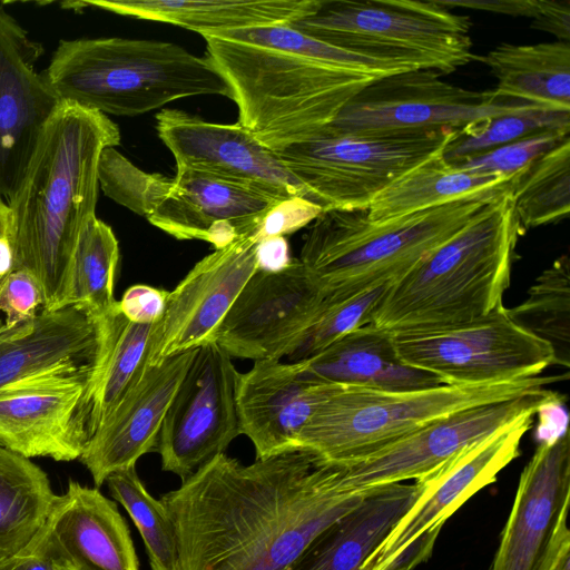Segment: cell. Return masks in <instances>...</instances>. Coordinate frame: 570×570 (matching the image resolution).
I'll return each mask as SVG.
<instances>
[{
  "label": "cell",
  "instance_id": "cell-1",
  "mask_svg": "<svg viewBox=\"0 0 570 570\" xmlns=\"http://www.w3.org/2000/svg\"><path fill=\"white\" fill-rule=\"evenodd\" d=\"M366 493L292 450L250 464L218 454L160 499L174 520L178 570H287Z\"/></svg>",
  "mask_w": 570,
  "mask_h": 570
},
{
  "label": "cell",
  "instance_id": "cell-2",
  "mask_svg": "<svg viewBox=\"0 0 570 570\" xmlns=\"http://www.w3.org/2000/svg\"><path fill=\"white\" fill-rule=\"evenodd\" d=\"M119 142L120 130L108 116L62 101L8 199L11 271L35 276L42 291V309L66 306L78 238L96 217L100 156Z\"/></svg>",
  "mask_w": 570,
  "mask_h": 570
},
{
  "label": "cell",
  "instance_id": "cell-3",
  "mask_svg": "<svg viewBox=\"0 0 570 570\" xmlns=\"http://www.w3.org/2000/svg\"><path fill=\"white\" fill-rule=\"evenodd\" d=\"M522 233L508 188L452 238L391 282L370 324L392 333L481 317L502 303Z\"/></svg>",
  "mask_w": 570,
  "mask_h": 570
},
{
  "label": "cell",
  "instance_id": "cell-4",
  "mask_svg": "<svg viewBox=\"0 0 570 570\" xmlns=\"http://www.w3.org/2000/svg\"><path fill=\"white\" fill-rule=\"evenodd\" d=\"M203 38L206 56L232 89L238 124L275 153L317 135L380 79L297 52Z\"/></svg>",
  "mask_w": 570,
  "mask_h": 570
},
{
  "label": "cell",
  "instance_id": "cell-5",
  "mask_svg": "<svg viewBox=\"0 0 570 570\" xmlns=\"http://www.w3.org/2000/svg\"><path fill=\"white\" fill-rule=\"evenodd\" d=\"M42 75L62 101L106 116H138L195 96L233 97L207 56L156 40H61Z\"/></svg>",
  "mask_w": 570,
  "mask_h": 570
},
{
  "label": "cell",
  "instance_id": "cell-6",
  "mask_svg": "<svg viewBox=\"0 0 570 570\" xmlns=\"http://www.w3.org/2000/svg\"><path fill=\"white\" fill-rule=\"evenodd\" d=\"M503 189L372 222L364 210H324L305 236L299 262L325 296L389 284L458 234Z\"/></svg>",
  "mask_w": 570,
  "mask_h": 570
},
{
  "label": "cell",
  "instance_id": "cell-7",
  "mask_svg": "<svg viewBox=\"0 0 570 570\" xmlns=\"http://www.w3.org/2000/svg\"><path fill=\"white\" fill-rule=\"evenodd\" d=\"M560 376L484 385H440L412 391L338 386L298 432L294 448L318 463L365 456L454 412L543 391Z\"/></svg>",
  "mask_w": 570,
  "mask_h": 570
},
{
  "label": "cell",
  "instance_id": "cell-8",
  "mask_svg": "<svg viewBox=\"0 0 570 570\" xmlns=\"http://www.w3.org/2000/svg\"><path fill=\"white\" fill-rule=\"evenodd\" d=\"M288 24L336 48L441 75L476 59L470 18L435 0H321Z\"/></svg>",
  "mask_w": 570,
  "mask_h": 570
},
{
  "label": "cell",
  "instance_id": "cell-9",
  "mask_svg": "<svg viewBox=\"0 0 570 570\" xmlns=\"http://www.w3.org/2000/svg\"><path fill=\"white\" fill-rule=\"evenodd\" d=\"M460 129L342 132L328 126L276 154L324 210H364L400 176L443 151Z\"/></svg>",
  "mask_w": 570,
  "mask_h": 570
},
{
  "label": "cell",
  "instance_id": "cell-10",
  "mask_svg": "<svg viewBox=\"0 0 570 570\" xmlns=\"http://www.w3.org/2000/svg\"><path fill=\"white\" fill-rule=\"evenodd\" d=\"M535 413H527L465 445L414 480L416 495L361 570H412L432 554L444 523L520 455Z\"/></svg>",
  "mask_w": 570,
  "mask_h": 570
},
{
  "label": "cell",
  "instance_id": "cell-11",
  "mask_svg": "<svg viewBox=\"0 0 570 570\" xmlns=\"http://www.w3.org/2000/svg\"><path fill=\"white\" fill-rule=\"evenodd\" d=\"M400 358L446 385H484L540 376L553 348L517 324L503 304L463 323L393 333Z\"/></svg>",
  "mask_w": 570,
  "mask_h": 570
},
{
  "label": "cell",
  "instance_id": "cell-12",
  "mask_svg": "<svg viewBox=\"0 0 570 570\" xmlns=\"http://www.w3.org/2000/svg\"><path fill=\"white\" fill-rule=\"evenodd\" d=\"M415 69L376 79L355 95L328 127L342 132H394L468 125L540 107L474 91Z\"/></svg>",
  "mask_w": 570,
  "mask_h": 570
},
{
  "label": "cell",
  "instance_id": "cell-13",
  "mask_svg": "<svg viewBox=\"0 0 570 570\" xmlns=\"http://www.w3.org/2000/svg\"><path fill=\"white\" fill-rule=\"evenodd\" d=\"M239 372L214 341L197 347L165 414L156 451L161 470L188 478L225 453L240 432Z\"/></svg>",
  "mask_w": 570,
  "mask_h": 570
},
{
  "label": "cell",
  "instance_id": "cell-14",
  "mask_svg": "<svg viewBox=\"0 0 570 570\" xmlns=\"http://www.w3.org/2000/svg\"><path fill=\"white\" fill-rule=\"evenodd\" d=\"M569 431L539 443L523 468L490 570H570Z\"/></svg>",
  "mask_w": 570,
  "mask_h": 570
},
{
  "label": "cell",
  "instance_id": "cell-15",
  "mask_svg": "<svg viewBox=\"0 0 570 570\" xmlns=\"http://www.w3.org/2000/svg\"><path fill=\"white\" fill-rule=\"evenodd\" d=\"M558 393L541 392L483 404L434 420L414 432L353 461L326 463L338 484L364 490L416 480L473 441L527 414Z\"/></svg>",
  "mask_w": 570,
  "mask_h": 570
},
{
  "label": "cell",
  "instance_id": "cell-16",
  "mask_svg": "<svg viewBox=\"0 0 570 570\" xmlns=\"http://www.w3.org/2000/svg\"><path fill=\"white\" fill-rule=\"evenodd\" d=\"M325 293L299 259L246 282L213 341L230 357L286 358L308 327Z\"/></svg>",
  "mask_w": 570,
  "mask_h": 570
},
{
  "label": "cell",
  "instance_id": "cell-17",
  "mask_svg": "<svg viewBox=\"0 0 570 570\" xmlns=\"http://www.w3.org/2000/svg\"><path fill=\"white\" fill-rule=\"evenodd\" d=\"M95 366L0 389V445L22 456L79 459L89 439L86 396Z\"/></svg>",
  "mask_w": 570,
  "mask_h": 570
},
{
  "label": "cell",
  "instance_id": "cell-18",
  "mask_svg": "<svg viewBox=\"0 0 570 570\" xmlns=\"http://www.w3.org/2000/svg\"><path fill=\"white\" fill-rule=\"evenodd\" d=\"M252 234L205 256L168 292L165 313L155 324L147 365L212 342L242 288L257 271Z\"/></svg>",
  "mask_w": 570,
  "mask_h": 570
},
{
  "label": "cell",
  "instance_id": "cell-19",
  "mask_svg": "<svg viewBox=\"0 0 570 570\" xmlns=\"http://www.w3.org/2000/svg\"><path fill=\"white\" fill-rule=\"evenodd\" d=\"M156 130L176 167L244 184L279 199H308L278 155L238 122H209L183 110L163 109L156 115Z\"/></svg>",
  "mask_w": 570,
  "mask_h": 570
},
{
  "label": "cell",
  "instance_id": "cell-20",
  "mask_svg": "<svg viewBox=\"0 0 570 570\" xmlns=\"http://www.w3.org/2000/svg\"><path fill=\"white\" fill-rule=\"evenodd\" d=\"M43 53L0 7V197L19 186L40 135L62 100L35 63Z\"/></svg>",
  "mask_w": 570,
  "mask_h": 570
},
{
  "label": "cell",
  "instance_id": "cell-21",
  "mask_svg": "<svg viewBox=\"0 0 570 570\" xmlns=\"http://www.w3.org/2000/svg\"><path fill=\"white\" fill-rule=\"evenodd\" d=\"M146 216L155 227L180 240L198 239L223 248L252 234L276 198L254 187L210 174L176 167Z\"/></svg>",
  "mask_w": 570,
  "mask_h": 570
},
{
  "label": "cell",
  "instance_id": "cell-22",
  "mask_svg": "<svg viewBox=\"0 0 570 570\" xmlns=\"http://www.w3.org/2000/svg\"><path fill=\"white\" fill-rule=\"evenodd\" d=\"M71 570H139L130 530L117 503L98 488L69 480L30 541Z\"/></svg>",
  "mask_w": 570,
  "mask_h": 570
},
{
  "label": "cell",
  "instance_id": "cell-23",
  "mask_svg": "<svg viewBox=\"0 0 570 570\" xmlns=\"http://www.w3.org/2000/svg\"><path fill=\"white\" fill-rule=\"evenodd\" d=\"M196 350L147 366L111 414L90 435L78 460L90 472L96 488L101 487L111 473L136 466L144 454L156 451L165 414Z\"/></svg>",
  "mask_w": 570,
  "mask_h": 570
},
{
  "label": "cell",
  "instance_id": "cell-24",
  "mask_svg": "<svg viewBox=\"0 0 570 570\" xmlns=\"http://www.w3.org/2000/svg\"><path fill=\"white\" fill-rule=\"evenodd\" d=\"M341 385L307 376L301 362L262 360L239 374L237 410L242 434L256 459L297 450L294 441L317 406Z\"/></svg>",
  "mask_w": 570,
  "mask_h": 570
},
{
  "label": "cell",
  "instance_id": "cell-25",
  "mask_svg": "<svg viewBox=\"0 0 570 570\" xmlns=\"http://www.w3.org/2000/svg\"><path fill=\"white\" fill-rule=\"evenodd\" d=\"M102 321L79 305L40 309L0 327V389L53 372L95 366Z\"/></svg>",
  "mask_w": 570,
  "mask_h": 570
},
{
  "label": "cell",
  "instance_id": "cell-26",
  "mask_svg": "<svg viewBox=\"0 0 570 570\" xmlns=\"http://www.w3.org/2000/svg\"><path fill=\"white\" fill-rule=\"evenodd\" d=\"M298 362L307 376L325 384L377 391L443 385L435 375L405 364L396 352L393 333L370 323Z\"/></svg>",
  "mask_w": 570,
  "mask_h": 570
},
{
  "label": "cell",
  "instance_id": "cell-27",
  "mask_svg": "<svg viewBox=\"0 0 570 570\" xmlns=\"http://www.w3.org/2000/svg\"><path fill=\"white\" fill-rule=\"evenodd\" d=\"M415 495L414 483L367 489L362 502L320 532L287 570H361Z\"/></svg>",
  "mask_w": 570,
  "mask_h": 570
},
{
  "label": "cell",
  "instance_id": "cell-28",
  "mask_svg": "<svg viewBox=\"0 0 570 570\" xmlns=\"http://www.w3.org/2000/svg\"><path fill=\"white\" fill-rule=\"evenodd\" d=\"M321 0H98L81 1L114 13L175 24L213 36L288 24L313 13Z\"/></svg>",
  "mask_w": 570,
  "mask_h": 570
},
{
  "label": "cell",
  "instance_id": "cell-29",
  "mask_svg": "<svg viewBox=\"0 0 570 570\" xmlns=\"http://www.w3.org/2000/svg\"><path fill=\"white\" fill-rule=\"evenodd\" d=\"M476 59L495 77V96L570 111V42H502Z\"/></svg>",
  "mask_w": 570,
  "mask_h": 570
},
{
  "label": "cell",
  "instance_id": "cell-30",
  "mask_svg": "<svg viewBox=\"0 0 570 570\" xmlns=\"http://www.w3.org/2000/svg\"><path fill=\"white\" fill-rule=\"evenodd\" d=\"M101 318L102 342L86 396L89 438L148 366V348L155 327V324L128 321L121 314L118 301Z\"/></svg>",
  "mask_w": 570,
  "mask_h": 570
},
{
  "label": "cell",
  "instance_id": "cell-31",
  "mask_svg": "<svg viewBox=\"0 0 570 570\" xmlns=\"http://www.w3.org/2000/svg\"><path fill=\"white\" fill-rule=\"evenodd\" d=\"M444 150L416 165L382 190L366 209L367 218L382 222L425 210L503 189L512 179L461 169L444 158Z\"/></svg>",
  "mask_w": 570,
  "mask_h": 570
},
{
  "label": "cell",
  "instance_id": "cell-32",
  "mask_svg": "<svg viewBox=\"0 0 570 570\" xmlns=\"http://www.w3.org/2000/svg\"><path fill=\"white\" fill-rule=\"evenodd\" d=\"M57 497L39 465L0 445V560L33 539Z\"/></svg>",
  "mask_w": 570,
  "mask_h": 570
},
{
  "label": "cell",
  "instance_id": "cell-33",
  "mask_svg": "<svg viewBox=\"0 0 570 570\" xmlns=\"http://www.w3.org/2000/svg\"><path fill=\"white\" fill-rule=\"evenodd\" d=\"M514 217L522 235L558 223L570 213V137L544 153L508 185Z\"/></svg>",
  "mask_w": 570,
  "mask_h": 570
},
{
  "label": "cell",
  "instance_id": "cell-34",
  "mask_svg": "<svg viewBox=\"0 0 570 570\" xmlns=\"http://www.w3.org/2000/svg\"><path fill=\"white\" fill-rule=\"evenodd\" d=\"M507 309L517 324L553 348L557 365L569 368L570 262L567 254L537 277L522 303Z\"/></svg>",
  "mask_w": 570,
  "mask_h": 570
},
{
  "label": "cell",
  "instance_id": "cell-35",
  "mask_svg": "<svg viewBox=\"0 0 570 570\" xmlns=\"http://www.w3.org/2000/svg\"><path fill=\"white\" fill-rule=\"evenodd\" d=\"M119 244L109 225L97 216L83 227L72 257L67 305H79L101 317L117 303L114 285Z\"/></svg>",
  "mask_w": 570,
  "mask_h": 570
},
{
  "label": "cell",
  "instance_id": "cell-36",
  "mask_svg": "<svg viewBox=\"0 0 570 570\" xmlns=\"http://www.w3.org/2000/svg\"><path fill=\"white\" fill-rule=\"evenodd\" d=\"M106 483L139 531L150 570H178L174 520L161 499L149 493L136 466L111 473Z\"/></svg>",
  "mask_w": 570,
  "mask_h": 570
},
{
  "label": "cell",
  "instance_id": "cell-37",
  "mask_svg": "<svg viewBox=\"0 0 570 570\" xmlns=\"http://www.w3.org/2000/svg\"><path fill=\"white\" fill-rule=\"evenodd\" d=\"M548 130L570 131V111L533 107L497 116L460 129L444 150L449 163Z\"/></svg>",
  "mask_w": 570,
  "mask_h": 570
},
{
  "label": "cell",
  "instance_id": "cell-38",
  "mask_svg": "<svg viewBox=\"0 0 570 570\" xmlns=\"http://www.w3.org/2000/svg\"><path fill=\"white\" fill-rule=\"evenodd\" d=\"M213 37L277 50L297 52L315 59L364 71L379 78L415 70L400 63L382 61L336 48L304 35L289 24H274L252 29L232 30L213 35Z\"/></svg>",
  "mask_w": 570,
  "mask_h": 570
},
{
  "label": "cell",
  "instance_id": "cell-39",
  "mask_svg": "<svg viewBox=\"0 0 570 570\" xmlns=\"http://www.w3.org/2000/svg\"><path fill=\"white\" fill-rule=\"evenodd\" d=\"M389 284L348 296H325L286 360L298 362L314 356L348 332L368 324Z\"/></svg>",
  "mask_w": 570,
  "mask_h": 570
},
{
  "label": "cell",
  "instance_id": "cell-40",
  "mask_svg": "<svg viewBox=\"0 0 570 570\" xmlns=\"http://www.w3.org/2000/svg\"><path fill=\"white\" fill-rule=\"evenodd\" d=\"M567 137H570V131L548 130L451 164L470 173L511 179L531 161L559 145Z\"/></svg>",
  "mask_w": 570,
  "mask_h": 570
},
{
  "label": "cell",
  "instance_id": "cell-41",
  "mask_svg": "<svg viewBox=\"0 0 570 570\" xmlns=\"http://www.w3.org/2000/svg\"><path fill=\"white\" fill-rule=\"evenodd\" d=\"M323 209L302 196L279 200L261 218L252 233L256 242L292 234L314 222Z\"/></svg>",
  "mask_w": 570,
  "mask_h": 570
},
{
  "label": "cell",
  "instance_id": "cell-42",
  "mask_svg": "<svg viewBox=\"0 0 570 570\" xmlns=\"http://www.w3.org/2000/svg\"><path fill=\"white\" fill-rule=\"evenodd\" d=\"M43 306L41 287L26 271H11L0 279V311L4 324H14L33 317Z\"/></svg>",
  "mask_w": 570,
  "mask_h": 570
},
{
  "label": "cell",
  "instance_id": "cell-43",
  "mask_svg": "<svg viewBox=\"0 0 570 570\" xmlns=\"http://www.w3.org/2000/svg\"><path fill=\"white\" fill-rule=\"evenodd\" d=\"M167 296L168 291L137 284L126 289L118 307L132 323L156 324L165 313Z\"/></svg>",
  "mask_w": 570,
  "mask_h": 570
},
{
  "label": "cell",
  "instance_id": "cell-44",
  "mask_svg": "<svg viewBox=\"0 0 570 570\" xmlns=\"http://www.w3.org/2000/svg\"><path fill=\"white\" fill-rule=\"evenodd\" d=\"M439 4L454 9L466 8L484 10L512 17H525L531 20L539 13L542 0H435Z\"/></svg>",
  "mask_w": 570,
  "mask_h": 570
},
{
  "label": "cell",
  "instance_id": "cell-45",
  "mask_svg": "<svg viewBox=\"0 0 570 570\" xmlns=\"http://www.w3.org/2000/svg\"><path fill=\"white\" fill-rule=\"evenodd\" d=\"M531 28L552 33L559 41L570 42V0H542Z\"/></svg>",
  "mask_w": 570,
  "mask_h": 570
},
{
  "label": "cell",
  "instance_id": "cell-46",
  "mask_svg": "<svg viewBox=\"0 0 570 570\" xmlns=\"http://www.w3.org/2000/svg\"><path fill=\"white\" fill-rule=\"evenodd\" d=\"M292 259L288 243L283 236L266 238L257 243V269L279 271L286 267Z\"/></svg>",
  "mask_w": 570,
  "mask_h": 570
},
{
  "label": "cell",
  "instance_id": "cell-47",
  "mask_svg": "<svg viewBox=\"0 0 570 570\" xmlns=\"http://www.w3.org/2000/svg\"><path fill=\"white\" fill-rule=\"evenodd\" d=\"M0 570H58L55 562L29 542L22 550L0 560Z\"/></svg>",
  "mask_w": 570,
  "mask_h": 570
},
{
  "label": "cell",
  "instance_id": "cell-48",
  "mask_svg": "<svg viewBox=\"0 0 570 570\" xmlns=\"http://www.w3.org/2000/svg\"><path fill=\"white\" fill-rule=\"evenodd\" d=\"M12 218L8 203L0 197V279L12 269Z\"/></svg>",
  "mask_w": 570,
  "mask_h": 570
},
{
  "label": "cell",
  "instance_id": "cell-49",
  "mask_svg": "<svg viewBox=\"0 0 570 570\" xmlns=\"http://www.w3.org/2000/svg\"><path fill=\"white\" fill-rule=\"evenodd\" d=\"M57 568H58V570H71V569H69L67 567H59V566H57Z\"/></svg>",
  "mask_w": 570,
  "mask_h": 570
},
{
  "label": "cell",
  "instance_id": "cell-50",
  "mask_svg": "<svg viewBox=\"0 0 570 570\" xmlns=\"http://www.w3.org/2000/svg\"><path fill=\"white\" fill-rule=\"evenodd\" d=\"M401 570H406V569H401Z\"/></svg>",
  "mask_w": 570,
  "mask_h": 570
}]
</instances>
